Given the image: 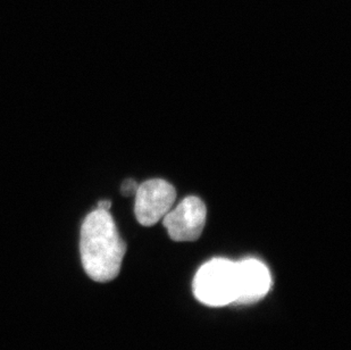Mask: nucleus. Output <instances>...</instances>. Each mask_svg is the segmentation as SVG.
<instances>
[{
  "label": "nucleus",
  "instance_id": "nucleus-2",
  "mask_svg": "<svg viewBox=\"0 0 351 350\" xmlns=\"http://www.w3.org/2000/svg\"><path fill=\"white\" fill-rule=\"evenodd\" d=\"M193 294L202 304L222 307L237 298V261L214 258L202 265L193 279Z\"/></svg>",
  "mask_w": 351,
  "mask_h": 350
},
{
  "label": "nucleus",
  "instance_id": "nucleus-6",
  "mask_svg": "<svg viewBox=\"0 0 351 350\" xmlns=\"http://www.w3.org/2000/svg\"><path fill=\"white\" fill-rule=\"evenodd\" d=\"M138 187H139V185L133 178H129V180H125V181L123 182L122 187H121V192H122V195L128 196V197L136 195Z\"/></svg>",
  "mask_w": 351,
  "mask_h": 350
},
{
  "label": "nucleus",
  "instance_id": "nucleus-5",
  "mask_svg": "<svg viewBox=\"0 0 351 350\" xmlns=\"http://www.w3.org/2000/svg\"><path fill=\"white\" fill-rule=\"evenodd\" d=\"M272 275L264 263L248 258L237 261V298L234 305L255 304L269 294Z\"/></svg>",
  "mask_w": 351,
  "mask_h": 350
},
{
  "label": "nucleus",
  "instance_id": "nucleus-4",
  "mask_svg": "<svg viewBox=\"0 0 351 350\" xmlns=\"http://www.w3.org/2000/svg\"><path fill=\"white\" fill-rule=\"evenodd\" d=\"M207 211L202 199L190 196L164 216L162 224L174 242H195L206 224Z\"/></svg>",
  "mask_w": 351,
  "mask_h": 350
},
{
  "label": "nucleus",
  "instance_id": "nucleus-7",
  "mask_svg": "<svg viewBox=\"0 0 351 350\" xmlns=\"http://www.w3.org/2000/svg\"><path fill=\"white\" fill-rule=\"evenodd\" d=\"M110 207H112V202L110 200H100L98 202V206H97V209H104V211H110Z\"/></svg>",
  "mask_w": 351,
  "mask_h": 350
},
{
  "label": "nucleus",
  "instance_id": "nucleus-3",
  "mask_svg": "<svg viewBox=\"0 0 351 350\" xmlns=\"http://www.w3.org/2000/svg\"><path fill=\"white\" fill-rule=\"evenodd\" d=\"M176 190L162 178L143 182L136 191L134 213L143 226H152L162 220L176 202Z\"/></svg>",
  "mask_w": 351,
  "mask_h": 350
},
{
  "label": "nucleus",
  "instance_id": "nucleus-1",
  "mask_svg": "<svg viewBox=\"0 0 351 350\" xmlns=\"http://www.w3.org/2000/svg\"><path fill=\"white\" fill-rule=\"evenodd\" d=\"M126 253L110 211L97 209L83 221L80 232V254L83 268L96 282L117 278Z\"/></svg>",
  "mask_w": 351,
  "mask_h": 350
}]
</instances>
